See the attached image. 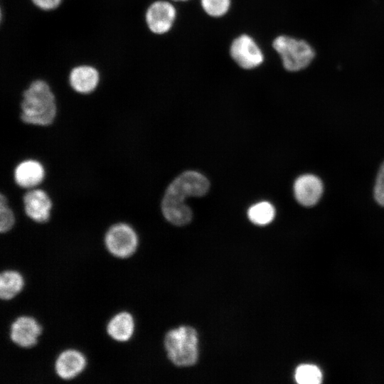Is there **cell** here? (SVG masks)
Wrapping results in <instances>:
<instances>
[{
    "label": "cell",
    "instance_id": "cell-1",
    "mask_svg": "<svg viewBox=\"0 0 384 384\" xmlns=\"http://www.w3.org/2000/svg\"><path fill=\"white\" fill-rule=\"evenodd\" d=\"M208 180L201 174L187 171L175 178L166 188L161 201L164 218L175 225H184L192 219V211L185 204L188 196H202L209 189Z\"/></svg>",
    "mask_w": 384,
    "mask_h": 384
},
{
    "label": "cell",
    "instance_id": "cell-2",
    "mask_svg": "<svg viewBox=\"0 0 384 384\" xmlns=\"http://www.w3.org/2000/svg\"><path fill=\"white\" fill-rule=\"evenodd\" d=\"M21 120L28 124L48 126L57 114L55 97L49 84L42 79L32 81L22 94Z\"/></svg>",
    "mask_w": 384,
    "mask_h": 384
},
{
    "label": "cell",
    "instance_id": "cell-3",
    "mask_svg": "<svg viewBox=\"0 0 384 384\" xmlns=\"http://www.w3.org/2000/svg\"><path fill=\"white\" fill-rule=\"evenodd\" d=\"M272 47L279 55L284 69L292 73L306 69L316 55L307 41L286 34L274 37Z\"/></svg>",
    "mask_w": 384,
    "mask_h": 384
},
{
    "label": "cell",
    "instance_id": "cell-4",
    "mask_svg": "<svg viewBox=\"0 0 384 384\" xmlns=\"http://www.w3.org/2000/svg\"><path fill=\"white\" fill-rule=\"evenodd\" d=\"M198 343L197 332L190 326H180L171 330L164 340L169 358L178 366H190L196 363Z\"/></svg>",
    "mask_w": 384,
    "mask_h": 384
},
{
    "label": "cell",
    "instance_id": "cell-5",
    "mask_svg": "<svg viewBox=\"0 0 384 384\" xmlns=\"http://www.w3.org/2000/svg\"><path fill=\"white\" fill-rule=\"evenodd\" d=\"M228 53L234 64L246 71L257 69L265 60L262 48L256 39L247 33H242L233 38Z\"/></svg>",
    "mask_w": 384,
    "mask_h": 384
},
{
    "label": "cell",
    "instance_id": "cell-6",
    "mask_svg": "<svg viewBox=\"0 0 384 384\" xmlns=\"http://www.w3.org/2000/svg\"><path fill=\"white\" fill-rule=\"evenodd\" d=\"M178 17V10L170 0H155L146 9L144 21L148 30L156 36L169 33Z\"/></svg>",
    "mask_w": 384,
    "mask_h": 384
},
{
    "label": "cell",
    "instance_id": "cell-7",
    "mask_svg": "<svg viewBox=\"0 0 384 384\" xmlns=\"http://www.w3.org/2000/svg\"><path fill=\"white\" fill-rule=\"evenodd\" d=\"M105 242L110 252L117 257L124 258L134 252L138 238L131 226L125 223H117L108 230Z\"/></svg>",
    "mask_w": 384,
    "mask_h": 384
},
{
    "label": "cell",
    "instance_id": "cell-8",
    "mask_svg": "<svg viewBox=\"0 0 384 384\" xmlns=\"http://www.w3.org/2000/svg\"><path fill=\"white\" fill-rule=\"evenodd\" d=\"M100 73L93 65L80 64L71 68L68 74L70 87L80 94H90L100 82Z\"/></svg>",
    "mask_w": 384,
    "mask_h": 384
},
{
    "label": "cell",
    "instance_id": "cell-9",
    "mask_svg": "<svg viewBox=\"0 0 384 384\" xmlns=\"http://www.w3.org/2000/svg\"><path fill=\"white\" fill-rule=\"evenodd\" d=\"M23 206L26 214L37 223L47 222L50 215L52 201L46 191L32 189L23 196Z\"/></svg>",
    "mask_w": 384,
    "mask_h": 384
},
{
    "label": "cell",
    "instance_id": "cell-10",
    "mask_svg": "<svg viewBox=\"0 0 384 384\" xmlns=\"http://www.w3.org/2000/svg\"><path fill=\"white\" fill-rule=\"evenodd\" d=\"M324 191L321 179L313 174H304L294 183L297 201L304 206H313L319 201Z\"/></svg>",
    "mask_w": 384,
    "mask_h": 384
},
{
    "label": "cell",
    "instance_id": "cell-11",
    "mask_svg": "<svg viewBox=\"0 0 384 384\" xmlns=\"http://www.w3.org/2000/svg\"><path fill=\"white\" fill-rule=\"evenodd\" d=\"M41 326L31 317L18 318L11 325V338L17 345L28 348L36 344Z\"/></svg>",
    "mask_w": 384,
    "mask_h": 384
},
{
    "label": "cell",
    "instance_id": "cell-12",
    "mask_svg": "<svg viewBox=\"0 0 384 384\" xmlns=\"http://www.w3.org/2000/svg\"><path fill=\"white\" fill-rule=\"evenodd\" d=\"M14 176L18 186L24 188H31L43 181L45 170L39 161L27 159L17 165L14 169Z\"/></svg>",
    "mask_w": 384,
    "mask_h": 384
},
{
    "label": "cell",
    "instance_id": "cell-13",
    "mask_svg": "<svg viewBox=\"0 0 384 384\" xmlns=\"http://www.w3.org/2000/svg\"><path fill=\"white\" fill-rule=\"evenodd\" d=\"M85 359L78 351L68 350L63 352L55 363L56 373L61 378L70 379L85 368Z\"/></svg>",
    "mask_w": 384,
    "mask_h": 384
},
{
    "label": "cell",
    "instance_id": "cell-14",
    "mask_svg": "<svg viewBox=\"0 0 384 384\" xmlns=\"http://www.w3.org/2000/svg\"><path fill=\"white\" fill-rule=\"evenodd\" d=\"M133 331L134 321L132 316L127 312H122L116 315L107 326L109 335L119 341H125L129 339Z\"/></svg>",
    "mask_w": 384,
    "mask_h": 384
},
{
    "label": "cell",
    "instance_id": "cell-15",
    "mask_svg": "<svg viewBox=\"0 0 384 384\" xmlns=\"http://www.w3.org/2000/svg\"><path fill=\"white\" fill-rule=\"evenodd\" d=\"M23 282L19 273L15 271H5L0 276V297L2 299H9L18 293L23 287Z\"/></svg>",
    "mask_w": 384,
    "mask_h": 384
},
{
    "label": "cell",
    "instance_id": "cell-16",
    "mask_svg": "<svg viewBox=\"0 0 384 384\" xmlns=\"http://www.w3.org/2000/svg\"><path fill=\"white\" fill-rule=\"evenodd\" d=\"M275 215L274 206L269 202L262 201L255 203L247 210L249 220L254 224L265 225L270 223Z\"/></svg>",
    "mask_w": 384,
    "mask_h": 384
},
{
    "label": "cell",
    "instance_id": "cell-17",
    "mask_svg": "<svg viewBox=\"0 0 384 384\" xmlns=\"http://www.w3.org/2000/svg\"><path fill=\"white\" fill-rule=\"evenodd\" d=\"M203 13L214 19L225 16L232 7V0H199Z\"/></svg>",
    "mask_w": 384,
    "mask_h": 384
},
{
    "label": "cell",
    "instance_id": "cell-18",
    "mask_svg": "<svg viewBox=\"0 0 384 384\" xmlns=\"http://www.w3.org/2000/svg\"><path fill=\"white\" fill-rule=\"evenodd\" d=\"M294 378L299 384H319L322 380V373L314 365L302 364L297 368Z\"/></svg>",
    "mask_w": 384,
    "mask_h": 384
},
{
    "label": "cell",
    "instance_id": "cell-19",
    "mask_svg": "<svg viewBox=\"0 0 384 384\" xmlns=\"http://www.w3.org/2000/svg\"><path fill=\"white\" fill-rule=\"evenodd\" d=\"M15 217L13 211L8 206L6 197L1 193L0 195V231L6 233L9 231L14 225Z\"/></svg>",
    "mask_w": 384,
    "mask_h": 384
},
{
    "label": "cell",
    "instance_id": "cell-20",
    "mask_svg": "<svg viewBox=\"0 0 384 384\" xmlns=\"http://www.w3.org/2000/svg\"><path fill=\"white\" fill-rule=\"evenodd\" d=\"M374 197L378 204L384 206V162L378 173L374 187Z\"/></svg>",
    "mask_w": 384,
    "mask_h": 384
},
{
    "label": "cell",
    "instance_id": "cell-21",
    "mask_svg": "<svg viewBox=\"0 0 384 384\" xmlns=\"http://www.w3.org/2000/svg\"><path fill=\"white\" fill-rule=\"evenodd\" d=\"M31 1L36 8L44 11H50L58 8L63 0H31Z\"/></svg>",
    "mask_w": 384,
    "mask_h": 384
},
{
    "label": "cell",
    "instance_id": "cell-22",
    "mask_svg": "<svg viewBox=\"0 0 384 384\" xmlns=\"http://www.w3.org/2000/svg\"><path fill=\"white\" fill-rule=\"evenodd\" d=\"M170 1L175 3H183V2H187L190 0H170Z\"/></svg>",
    "mask_w": 384,
    "mask_h": 384
}]
</instances>
